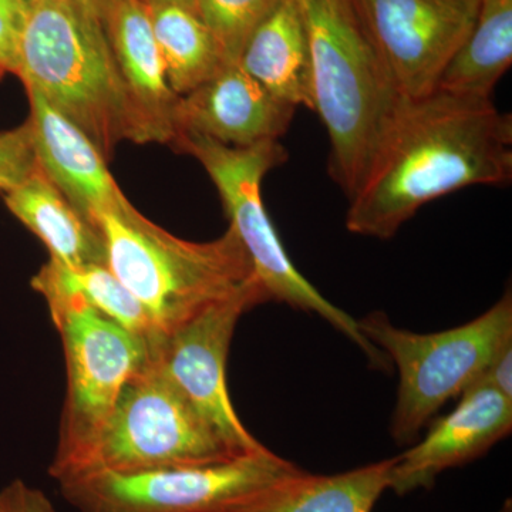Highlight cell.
Here are the masks:
<instances>
[{"label":"cell","instance_id":"9c48e42d","mask_svg":"<svg viewBox=\"0 0 512 512\" xmlns=\"http://www.w3.org/2000/svg\"><path fill=\"white\" fill-rule=\"evenodd\" d=\"M301 471L266 448L211 466L87 474L59 488L79 512H234Z\"/></svg>","mask_w":512,"mask_h":512},{"label":"cell","instance_id":"e0dca14e","mask_svg":"<svg viewBox=\"0 0 512 512\" xmlns=\"http://www.w3.org/2000/svg\"><path fill=\"white\" fill-rule=\"evenodd\" d=\"M3 197L9 211L46 245L50 259L70 268L106 265L99 231L73 207L39 165Z\"/></svg>","mask_w":512,"mask_h":512},{"label":"cell","instance_id":"603a6c76","mask_svg":"<svg viewBox=\"0 0 512 512\" xmlns=\"http://www.w3.org/2000/svg\"><path fill=\"white\" fill-rule=\"evenodd\" d=\"M32 130L28 121L0 133V191L5 194L22 184L36 170Z\"/></svg>","mask_w":512,"mask_h":512},{"label":"cell","instance_id":"5b68a950","mask_svg":"<svg viewBox=\"0 0 512 512\" xmlns=\"http://www.w3.org/2000/svg\"><path fill=\"white\" fill-rule=\"evenodd\" d=\"M244 457L148 359L121 392L92 443L60 470L56 483L94 473H144L211 466Z\"/></svg>","mask_w":512,"mask_h":512},{"label":"cell","instance_id":"ac0fdd59","mask_svg":"<svg viewBox=\"0 0 512 512\" xmlns=\"http://www.w3.org/2000/svg\"><path fill=\"white\" fill-rule=\"evenodd\" d=\"M394 457L333 476L302 470L234 512H373L389 490Z\"/></svg>","mask_w":512,"mask_h":512},{"label":"cell","instance_id":"8fae6325","mask_svg":"<svg viewBox=\"0 0 512 512\" xmlns=\"http://www.w3.org/2000/svg\"><path fill=\"white\" fill-rule=\"evenodd\" d=\"M400 99L436 90L476 22L480 0H352Z\"/></svg>","mask_w":512,"mask_h":512},{"label":"cell","instance_id":"6da1fadb","mask_svg":"<svg viewBox=\"0 0 512 512\" xmlns=\"http://www.w3.org/2000/svg\"><path fill=\"white\" fill-rule=\"evenodd\" d=\"M512 178V117L491 99L434 90L400 99L384 124L346 214V228L389 239L423 205Z\"/></svg>","mask_w":512,"mask_h":512},{"label":"cell","instance_id":"8992f818","mask_svg":"<svg viewBox=\"0 0 512 512\" xmlns=\"http://www.w3.org/2000/svg\"><path fill=\"white\" fill-rule=\"evenodd\" d=\"M171 146L197 158L220 192L227 217L247 249L256 278L269 301L316 313L363 350L370 365L387 369L389 360L362 335L357 320L329 302L296 269L262 201V180L288 154L279 141L252 147H231L195 134H178Z\"/></svg>","mask_w":512,"mask_h":512},{"label":"cell","instance_id":"9a60e30c","mask_svg":"<svg viewBox=\"0 0 512 512\" xmlns=\"http://www.w3.org/2000/svg\"><path fill=\"white\" fill-rule=\"evenodd\" d=\"M26 92L37 165L93 225L99 212L128 198L107 168L106 158L89 137L53 109L42 94L33 89Z\"/></svg>","mask_w":512,"mask_h":512},{"label":"cell","instance_id":"4316f807","mask_svg":"<svg viewBox=\"0 0 512 512\" xmlns=\"http://www.w3.org/2000/svg\"><path fill=\"white\" fill-rule=\"evenodd\" d=\"M52 2L69 3V5L79 6V8L90 10L103 18L104 10L110 5L111 0H52Z\"/></svg>","mask_w":512,"mask_h":512},{"label":"cell","instance_id":"484cf974","mask_svg":"<svg viewBox=\"0 0 512 512\" xmlns=\"http://www.w3.org/2000/svg\"><path fill=\"white\" fill-rule=\"evenodd\" d=\"M478 382L490 384L495 390L512 399V343L495 356Z\"/></svg>","mask_w":512,"mask_h":512},{"label":"cell","instance_id":"5bb4252c","mask_svg":"<svg viewBox=\"0 0 512 512\" xmlns=\"http://www.w3.org/2000/svg\"><path fill=\"white\" fill-rule=\"evenodd\" d=\"M101 20L133 113L134 143H173L180 96L168 84L150 9L141 0H111Z\"/></svg>","mask_w":512,"mask_h":512},{"label":"cell","instance_id":"f1b7e54d","mask_svg":"<svg viewBox=\"0 0 512 512\" xmlns=\"http://www.w3.org/2000/svg\"><path fill=\"white\" fill-rule=\"evenodd\" d=\"M500 512H512L511 500L505 501L503 508Z\"/></svg>","mask_w":512,"mask_h":512},{"label":"cell","instance_id":"ba28073f","mask_svg":"<svg viewBox=\"0 0 512 512\" xmlns=\"http://www.w3.org/2000/svg\"><path fill=\"white\" fill-rule=\"evenodd\" d=\"M33 289L45 298L66 360V399L49 466L53 477L99 434L126 384L150 359V343L101 315L77 293L55 286Z\"/></svg>","mask_w":512,"mask_h":512},{"label":"cell","instance_id":"44dd1931","mask_svg":"<svg viewBox=\"0 0 512 512\" xmlns=\"http://www.w3.org/2000/svg\"><path fill=\"white\" fill-rule=\"evenodd\" d=\"M36 286H55L77 293L101 315L150 345L161 336L146 308L106 265L70 268L49 258L33 276L32 288Z\"/></svg>","mask_w":512,"mask_h":512},{"label":"cell","instance_id":"277c9868","mask_svg":"<svg viewBox=\"0 0 512 512\" xmlns=\"http://www.w3.org/2000/svg\"><path fill=\"white\" fill-rule=\"evenodd\" d=\"M298 2L308 36L311 110L328 131L329 173L350 198L400 97L352 0Z\"/></svg>","mask_w":512,"mask_h":512},{"label":"cell","instance_id":"cb8c5ba5","mask_svg":"<svg viewBox=\"0 0 512 512\" xmlns=\"http://www.w3.org/2000/svg\"><path fill=\"white\" fill-rule=\"evenodd\" d=\"M32 0H0V77L18 74L19 47Z\"/></svg>","mask_w":512,"mask_h":512},{"label":"cell","instance_id":"d6986e66","mask_svg":"<svg viewBox=\"0 0 512 512\" xmlns=\"http://www.w3.org/2000/svg\"><path fill=\"white\" fill-rule=\"evenodd\" d=\"M512 63V0H480L476 22L441 73L436 90L491 99Z\"/></svg>","mask_w":512,"mask_h":512},{"label":"cell","instance_id":"3957f363","mask_svg":"<svg viewBox=\"0 0 512 512\" xmlns=\"http://www.w3.org/2000/svg\"><path fill=\"white\" fill-rule=\"evenodd\" d=\"M16 76L82 130L106 160L121 141H136L126 89L96 13L32 0Z\"/></svg>","mask_w":512,"mask_h":512},{"label":"cell","instance_id":"52a82bcc","mask_svg":"<svg viewBox=\"0 0 512 512\" xmlns=\"http://www.w3.org/2000/svg\"><path fill=\"white\" fill-rule=\"evenodd\" d=\"M360 332L399 370V390L390 433L410 444L441 407L484 375L495 356L512 343V296L458 328L416 333L394 326L386 313L357 320Z\"/></svg>","mask_w":512,"mask_h":512},{"label":"cell","instance_id":"30bf717a","mask_svg":"<svg viewBox=\"0 0 512 512\" xmlns=\"http://www.w3.org/2000/svg\"><path fill=\"white\" fill-rule=\"evenodd\" d=\"M265 302L268 293L256 279L150 345L151 359L241 456L268 447L249 433L235 412L228 393L227 360L239 319Z\"/></svg>","mask_w":512,"mask_h":512},{"label":"cell","instance_id":"7a4b0ae2","mask_svg":"<svg viewBox=\"0 0 512 512\" xmlns=\"http://www.w3.org/2000/svg\"><path fill=\"white\" fill-rule=\"evenodd\" d=\"M93 225L107 268L146 308L161 335L258 279L232 227L214 241H185L128 200L99 212Z\"/></svg>","mask_w":512,"mask_h":512},{"label":"cell","instance_id":"7c38bea8","mask_svg":"<svg viewBox=\"0 0 512 512\" xmlns=\"http://www.w3.org/2000/svg\"><path fill=\"white\" fill-rule=\"evenodd\" d=\"M512 429V399L484 382L461 394L456 409L431 423L429 433L394 457L389 490H430L444 471L484 456Z\"/></svg>","mask_w":512,"mask_h":512},{"label":"cell","instance_id":"2e32d148","mask_svg":"<svg viewBox=\"0 0 512 512\" xmlns=\"http://www.w3.org/2000/svg\"><path fill=\"white\" fill-rule=\"evenodd\" d=\"M238 64L276 99L311 109L308 36L298 0L275 3L252 32Z\"/></svg>","mask_w":512,"mask_h":512},{"label":"cell","instance_id":"83f0119b","mask_svg":"<svg viewBox=\"0 0 512 512\" xmlns=\"http://www.w3.org/2000/svg\"><path fill=\"white\" fill-rule=\"evenodd\" d=\"M141 2L146 3L148 8L160 5H181L194 9L195 0H141Z\"/></svg>","mask_w":512,"mask_h":512},{"label":"cell","instance_id":"ffe728a7","mask_svg":"<svg viewBox=\"0 0 512 512\" xmlns=\"http://www.w3.org/2000/svg\"><path fill=\"white\" fill-rule=\"evenodd\" d=\"M148 9L168 84L177 96L191 93L228 64L194 9L181 5Z\"/></svg>","mask_w":512,"mask_h":512},{"label":"cell","instance_id":"4fadbf2b","mask_svg":"<svg viewBox=\"0 0 512 512\" xmlns=\"http://www.w3.org/2000/svg\"><path fill=\"white\" fill-rule=\"evenodd\" d=\"M295 109L266 92L238 63L225 64L208 82L178 97L175 137L195 134L231 147L279 141Z\"/></svg>","mask_w":512,"mask_h":512},{"label":"cell","instance_id":"7402d4cb","mask_svg":"<svg viewBox=\"0 0 512 512\" xmlns=\"http://www.w3.org/2000/svg\"><path fill=\"white\" fill-rule=\"evenodd\" d=\"M278 0H195L194 10L220 47L225 63H238L249 37Z\"/></svg>","mask_w":512,"mask_h":512},{"label":"cell","instance_id":"d4e9b609","mask_svg":"<svg viewBox=\"0 0 512 512\" xmlns=\"http://www.w3.org/2000/svg\"><path fill=\"white\" fill-rule=\"evenodd\" d=\"M0 512H57L39 488L15 480L0 490Z\"/></svg>","mask_w":512,"mask_h":512}]
</instances>
